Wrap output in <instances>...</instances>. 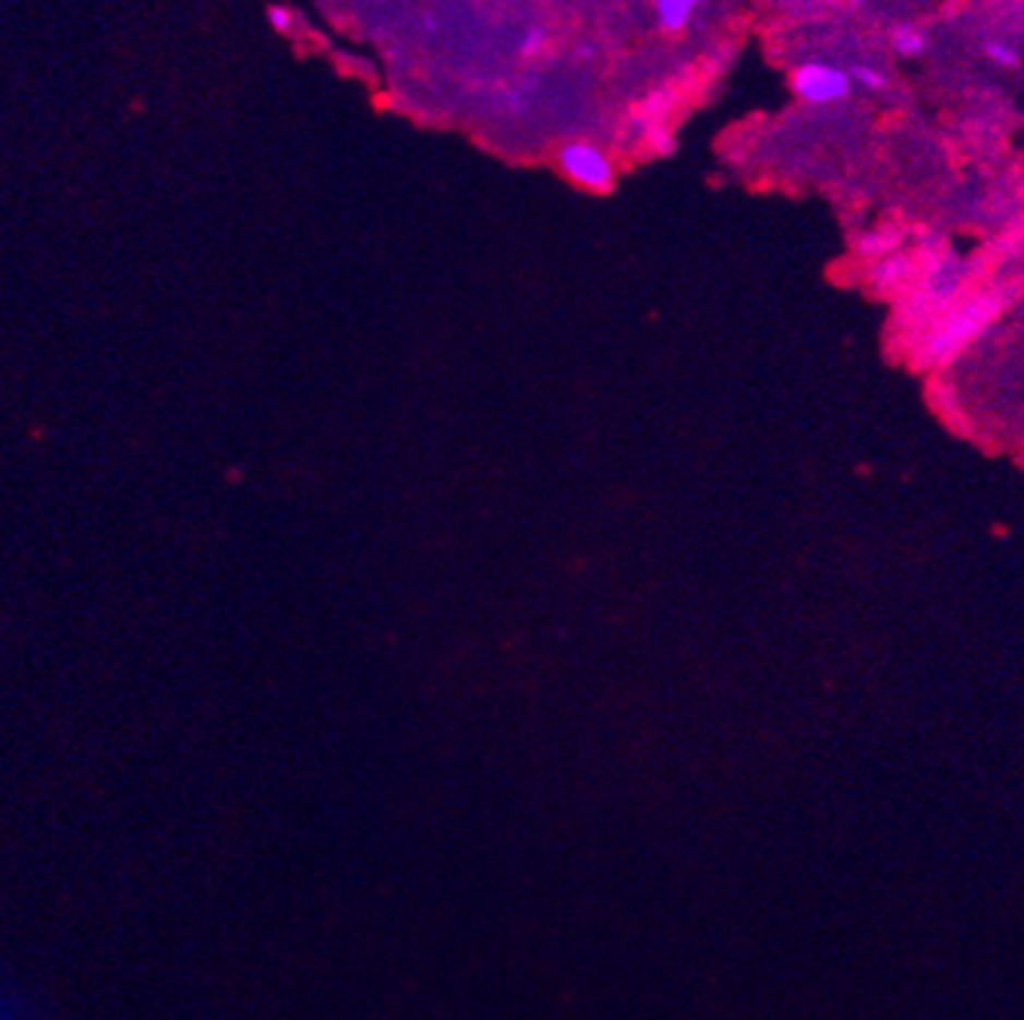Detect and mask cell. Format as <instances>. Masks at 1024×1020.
Returning <instances> with one entry per match:
<instances>
[{"instance_id": "cell-1", "label": "cell", "mask_w": 1024, "mask_h": 1020, "mask_svg": "<svg viewBox=\"0 0 1024 1020\" xmlns=\"http://www.w3.org/2000/svg\"><path fill=\"white\" fill-rule=\"evenodd\" d=\"M792 93L807 105H839L854 93V80L847 68L829 62H802L792 71Z\"/></svg>"}, {"instance_id": "cell-2", "label": "cell", "mask_w": 1024, "mask_h": 1020, "mask_svg": "<svg viewBox=\"0 0 1024 1020\" xmlns=\"http://www.w3.org/2000/svg\"><path fill=\"white\" fill-rule=\"evenodd\" d=\"M557 162L563 174L575 181L578 186H585V190H593V193H603L609 186L615 184V166H612V159L597 147V144H590V141H569V144H563L557 154Z\"/></svg>"}, {"instance_id": "cell-3", "label": "cell", "mask_w": 1024, "mask_h": 1020, "mask_svg": "<svg viewBox=\"0 0 1024 1020\" xmlns=\"http://www.w3.org/2000/svg\"><path fill=\"white\" fill-rule=\"evenodd\" d=\"M0 1020H37L34 1003L3 969H0Z\"/></svg>"}, {"instance_id": "cell-4", "label": "cell", "mask_w": 1024, "mask_h": 1020, "mask_svg": "<svg viewBox=\"0 0 1024 1020\" xmlns=\"http://www.w3.org/2000/svg\"><path fill=\"white\" fill-rule=\"evenodd\" d=\"M890 47H893V52L900 59H920L930 49V37H927L924 28H917L912 22H902V25H896L890 32Z\"/></svg>"}, {"instance_id": "cell-5", "label": "cell", "mask_w": 1024, "mask_h": 1020, "mask_svg": "<svg viewBox=\"0 0 1024 1020\" xmlns=\"http://www.w3.org/2000/svg\"><path fill=\"white\" fill-rule=\"evenodd\" d=\"M700 0H654V16L664 32H683L691 22Z\"/></svg>"}, {"instance_id": "cell-6", "label": "cell", "mask_w": 1024, "mask_h": 1020, "mask_svg": "<svg viewBox=\"0 0 1024 1020\" xmlns=\"http://www.w3.org/2000/svg\"><path fill=\"white\" fill-rule=\"evenodd\" d=\"M981 52H985L988 62L1003 68V71H1019V68H1022V52L1012 47V44H1007V40H985Z\"/></svg>"}, {"instance_id": "cell-7", "label": "cell", "mask_w": 1024, "mask_h": 1020, "mask_svg": "<svg viewBox=\"0 0 1024 1020\" xmlns=\"http://www.w3.org/2000/svg\"><path fill=\"white\" fill-rule=\"evenodd\" d=\"M851 71V80H854L856 86H863L866 93H881L887 89V74H881L878 68H871V64H854V68H847Z\"/></svg>"}, {"instance_id": "cell-8", "label": "cell", "mask_w": 1024, "mask_h": 1020, "mask_svg": "<svg viewBox=\"0 0 1024 1020\" xmlns=\"http://www.w3.org/2000/svg\"><path fill=\"white\" fill-rule=\"evenodd\" d=\"M544 28H527L523 37H520V56H535V52H542L544 47Z\"/></svg>"}, {"instance_id": "cell-9", "label": "cell", "mask_w": 1024, "mask_h": 1020, "mask_svg": "<svg viewBox=\"0 0 1024 1020\" xmlns=\"http://www.w3.org/2000/svg\"><path fill=\"white\" fill-rule=\"evenodd\" d=\"M269 22H273V28L288 32V28H291V22H294V16H291L285 7H273V10H269Z\"/></svg>"}]
</instances>
